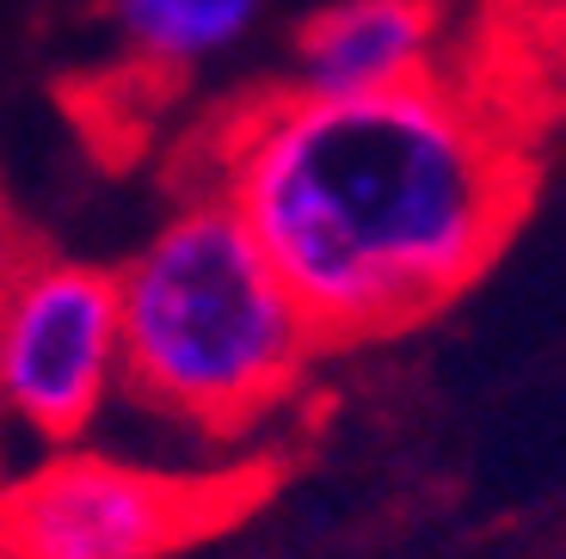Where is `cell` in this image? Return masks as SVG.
<instances>
[{
	"label": "cell",
	"instance_id": "cell-7",
	"mask_svg": "<svg viewBox=\"0 0 566 559\" xmlns=\"http://www.w3.org/2000/svg\"><path fill=\"white\" fill-rule=\"evenodd\" d=\"M124 50L155 68H191V62L228 50L259 19V0H112Z\"/></svg>",
	"mask_w": 566,
	"mask_h": 559
},
{
	"label": "cell",
	"instance_id": "cell-10",
	"mask_svg": "<svg viewBox=\"0 0 566 559\" xmlns=\"http://www.w3.org/2000/svg\"><path fill=\"white\" fill-rule=\"evenodd\" d=\"M0 559H7V553H0Z\"/></svg>",
	"mask_w": 566,
	"mask_h": 559
},
{
	"label": "cell",
	"instance_id": "cell-4",
	"mask_svg": "<svg viewBox=\"0 0 566 559\" xmlns=\"http://www.w3.org/2000/svg\"><path fill=\"white\" fill-rule=\"evenodd\" d=\"M253 504L234 474L198 479L167 467L117 462L99 449H56L13 479L0 504L7 559H167L216 535Z\"/></svg>",
	"mask_w": 566,
	"mask_h": 559
},
{
	"label": "cell",
	"instance_id": "cell-8",
	"mask_svg": "<svg viewBox=\"0 0 566 559\" xmlns=\"http://www.w3.org/2000/svg\"><path fill=\"white\" fill-rule=\"evenodd\" d=\"M13 467H7V424H0V504H7V492H13Z\"/></svg>",
	"mask_w": 566,
	"mask_h": 559
},
{
	"label": "cell",
	"instance_id": "cell-1",
	"mask_svg": "<svg viewBox=\"0 0 566 559\" xmlns=\"http://www.w3.org/2000/svg\"><path fill=\"white\" fill-rule=\"evenodd\" d=\"M234 203L314 333L364 345L450 308L530 210V124L455 68L382 93L302 86L234 105L203 136V184Z\"/></svg>",
	"mask_w": 566,
	"mask_h": 559
},
{
	"label": "cell",
	"instance_id": "cell-2",
	"mask_svg": "<svg viewBox=\"0 0 566 559\" xmlns=\"http://www.w3.org/2000/svg\"><path fill=\"white\" fill-rule=\"evenodd\" d=\"M124 388L210 436L265 419L302 381L314 333L253 228L216 191H191L117 271Z\"/></svg>",
	"mask_w": 566,
	"mask_h": 559
},
{
	"label": "cell",
	"instance_id": "cell-5",
	"mask_svg": "<svg viewBox=\"0 0 566 559\" xmlns=\"http://www.w3.org/2000/svg\"><path fill=\"white\" fill-rule=\"evenodd\" d=\"M443 0H333L296 38L302 93L352 98L443 68Z\"/></svg>",
	"mask_w": 566,
	"mask_h": 559
},
{
	"label": "cell",
	"instance_id": "cell-6",
	"mask_svg": "<svg viewBox=\"0 0 566 559\" xmlns=\"http://www.w3.org/2000/svg\"><path fill=\"white\" fill-rule=\"evenodd\" d=\"M468 81L530 124L536 98L566 93V0H481Z\"/></svg>",
	"mask_w": 566,
	"mask_h": 559
},
{
	"label": "cell",
	"instance_id": "cell-3",
	"mask_svg": "<svg viewBox=\"0 0 566 559\" xmlns=\"http://www.w3.org/2000/svg\"><path fill=\"white\" fill-rule=\"evenodd\" d=\"M124 393L117 271L0 246V424L74 449Z\"/></svg>",
	"mask_w": 566,
	"mask_h": 559
},
{
	"label": "cell",
	"instance_id": "cell-9",
	"mask_svg": "<svg viewBox=\"0 0 566 559\" xmlns=\"http://www.w3.org/2000/svg\"><path fill=\"white\" fill-rule=\"evenodd\" d=\"M0 246H7V234H0Z\"/></svg>",
	"mask_w": 566,
	"mask_h": 559
}]
</instances>
